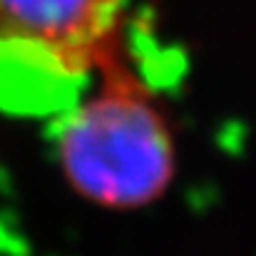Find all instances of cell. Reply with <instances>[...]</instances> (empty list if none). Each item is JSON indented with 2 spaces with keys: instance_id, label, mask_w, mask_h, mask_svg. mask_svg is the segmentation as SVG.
<instances>
[{
  "instance_id": "cell-1",
  "label": "cell",
  "mask_w": 256,
  "mask_h": 256,
  "mask_svg": "<svg viewBox=\"0 0 256 256\" xmlns=\"http://www.w3.org/2000/svg\"><path fill=\"white\" fill-rule=\"evenodd\" d=\"M100 87L58 124V162L68 184L107 209H140L174 182L176 154L164 112L124 52L100 70Z\"/></svg>"
},
{
  "instance_id": "cell-2",
  "label": "cell",
  "mask_w": 256,
  "mask_h": 256,
  "mask_svg": "<svg viewBox=\"0 0 256 256\" xmlns=\"http://www.w3.org/2000/svg\"><path fill=\"white\" fill-rule=\"evenodd\" d=\"M124 52V0H0V60L78 90Z\"/></svg>"
}]
</instances>
